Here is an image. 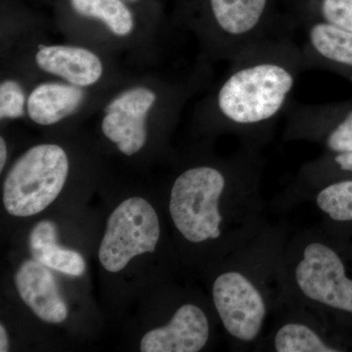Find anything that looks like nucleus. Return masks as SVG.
I'll return each mask as SVG.
<instances>
[{
	"mask_svg": "<svg viewBox=\"0 0 352 352\" xmlns=\"http://www.w3.org/2000/svg\"><path fill=\"white\" fill-rule=\"evenodd\" d=\"M261 150L242 145L222 166H191L176 177L168 210L185 242L214 244L227 258L270 224L264 215Z\"/></svg>",
	"mask_w": 352,
	"mask_h": 352,
	"instance_id": "nucleus-1",
	"label": "nucleus"
},
{
	"mask_svg": "<svg viewBox=\"0 0 352 352\" xmlns=\"http://www.w3.org/2000/svg\"><path fill=\"white\" fill-rule=\"evenodd\" d=\"M287 34L272 32L234 58L215 96L222 122L242 145L261 149L270 140L305 69L302 47Z\"/></svg>",
	"mask_w": 352,
	"mask_h": 352,
	"instance_id": "nucleus-2",
	"label": "nucleus"
},
{
	"mask_svg": "<svg viewBox=\"0 0 352 352\" xmlns=\"http://www.w3.org/2000/svg\"><path fill=\"white\" fill-rule=\"evenodd\" d=\"M283 226L268 224L249 245L227 258L215 275L212 300L222 327L239 351H258L271 316L282 305Z\"/></svg>",
	"mask_w": 352,
	"mask_h": 352,
	"instance_id": "nucleus-3",
	"label": "nucleus"
},
{
	"mask_svg": "<svg viewBox=\"0 0 352 352\" xmlns=\"http://www.w3.org/2000/svg\"><path fill=\"white\" fill-rule=\"evenodd\" d=\"M326 227L288 237L281 261L284 302L305 308L331 326V316H352V278Z\"/></svg>",
	"mask_w": 352,
	"mask_h": 352,
	"instance_id": "nucleus-4",
	"label": "nucleus"
},
{
	"mask_svg": "<svg viewBox=\"0 0 352 352\" xmlns=\"http://www.w3.org/2000/svg\"><path fill=\"white\" fill-rule=\"evenodd\" d=\"M68 173V157L60 146L31 148L16 162L4 182L7 212L25 217L43 212L61 193Z\"/></svg>",
	"mask_w": 352,
	"mask_h": 352,
	"instance_id": "nucleus-5",
	"label": "nucleus"
},
{
	"mask_svg": "<svg viewBox=\"0 0 352 352\" xmlns=\"http://www.w3.org/2000/svg\"><path fill=\"white\" fill-rule=\"evenodd\" d=\"M160 236L159 217L149 201L127 199L109 217L99 261L109 272H119L135 256L154 252Z\"/></svg>",
	"mask_w": 352,
	"mask_h": 352,
	"instance_id": "nucleus-6",
	"label": "nucleus"
},
{
	"mask_svg": "<svg viewBox=\"0 0 352 352\" xmlns=\"http://www.w3.org/2000/svg\"><path fill=\"white\" fill-rule=\"evenodd\" d=\"M284 138L314 143L325 154L352 152V101L292 108Z\"/></svg>",
	"mask_w": 352,
	"mask_h": 352,
	"instance_id": "nucleus-7",
	"label": "nucleus"
},
{
	"mask_svg": "<svg viewBox=\"0 0 352 352\" xmlns=\"http://www.w3.org/2000/svg\"><path fill=\"white\" fill-rule=\"evenodd\" d=\"M258 351L272 352L344 351L330 336V326L305 308L284 302Z\"/></svg>",
	"mask_w": 352,
	"mask_h": 352,
	"instance_id": "nucleus-8",
	"label": "nucleus"
},
{
	"mask_svg": "<svg viewBox=\"0 0 352 352\" xmlns=\"http://www.w3.org/2000/svg\"><path fill=\"white\" fill-rule=\"evenodd\" d=\"M270 0H210V12L224 52L234 59L274 32L266 29Z\"/></svg>",
	"mask_w": 352,
	"mask_h": 352,
	"instance_id": "nucleus-9",
	"label": "nucleus"
},
{
	"mask_svg": "<svg viewBox=\"0 0 352 352\" xmlns=\"http://www.w3.org/2000/svg\"><path fill=\"white\" fill-rule=\"evenodd\" d=\"M156 94L146 88L127 90L106 108L102 131L120 151L131 156L145 145V119Z\"/></svg>",
	"mask_w": 352,
	"mask_h": 352,
	"instance_id": "nucleus-10",
	"label": "nucleus"
},
{
	"mask_svg": "<svg viewBox=\"0 0 352 352\" xmlns=\"http://www.w3.org/2000/svg\"><path fill=\"white\" fill-rule=\"evenodd\" d=\"M210 323L207 312L193 302L175 310L163 327L145 333L140 344L142 352H198L208 346Z\"/></svg>",
	"mask_w": 352,
	"mask_h": 352,
	"instance_id": "nucleus-11",
	"label": "nucleus"
},
{
	"mask_svg": "<svg viewBox=\"0 0 352 352\" xmlns=\"http://www.w3.org/2000/svg\"><path fill=\"white\" fill-rule=\"evenodd\" d=\"M302 47L305 69H330L352 80V32L310 19Z\"/></svg>",
	"mask_w": 352,
	"mask_h": 352,
	"instance_id": "nucleus-12",
	"label": "nucleus"
},
{
	"mask_svg": "<svg viewBox=\"0 0 352 352\" xmlns=\"http://www.w3.org/2000/svg\"><path fill=\"white\" fill-rule=\"evenodd\" d=\"M18 293L39 319L58 324L68 317V307L50 268L36 259L25 261L15 274Z\"/></svg>",
	"mask_w": 352,
	"mask_h": 352,
	"instance_id": "nucleus-13",
	"label": "nucleus"
},
{
	"mask_svg": "<svg viewBox=\"0 0 352 352\" xmlns=\"http://www.w3.org/2000/svg\"><path fill=\"white\" fill-rule=\"evenodd\" d=\"M39 68L61 76L76 87H88L100 80V59L85 48L73 46H41L36 56Z\"/></svg>",
	"mask_w": 352,
	"mask_h": 352,
	"instance_id": "nucleus-14",
	"label": "nucleus"
},
{
	"mask_svg": "<svg viewBox=\"0 0 352 352\" xmlns=\"http://www.w3.org/2000/svg\"><path fill=\"white\" fill-rule=\"evenodd\" d=\"M56 224L43 220L32 228L29 237V249L32 258L52 270L69 276H82L85 261L82 254L73 250L65 249L57 244Z\"/></svg>",
	"mask_w": 352,
	"mask_h": 352,
	"instance_id": "nucleus-15",
	"label": "nucleus"
},
{
	"mask_svg": "<svg viewBox=\"0 0 352 352\" xmlns=\"http://www.w3.org/2000/svg\"><path fill=\"white\" fill-rule=\"evenodd\" d=\"M83 98L82 89L62 83H44L34 88L28 113L36 124L50 126L75 113Z\"/></svg>",
	"mask_w": 352,
	"mask_h": 352,
	"instance_id": "nucleus-16",
	"label": "nucleus"
},
{
	"mask_svg": "<svg viewBox=\"0 0 352 352\" xmlns=\"http://www.w3.org/2000/svg\"><path fill=\"white\" fill-rule=\"evenodd\" d=\"M305 201L314 204L326 224L352 223V176L335 178L305 190L292 207Z\"/></svg>",
	"mask_w": 352,
	"mask_h": 352,
	"instance_id": "nucleus-17",
	"label": "nucleus"
},
{
	"mask_svg": "<svg viewBox=\"0 0 352 352\" xmlns=\"http://www.w3.org/2000/svg\"><path fill=\"white\" fill-rule=\"evenodd\" d=\"M72 6L80 15L103 21L117 36H127L133 29L131 11L120 0H72Z\"/></svg>",
	"mask_w": 352,
	"mask_h": 352,
	"instance_id": "nucleus-18",
	"label": "nucleus"
},
{
	"mask_svg": "<svg viewBox=\"0 0 352 352\" xmlns=\"http://www.w3.org/2000/svg\"><path fill=\"white\" fill-rule=\"evenodd\" d=\"M312 17L352 32V0H318Z\"/></svg>",
	"mask_w": 352,
	"mask_h": 352,
	"instance_id": "nucleus-19",
	"label": "nucleus"
},
{
	"mask_svg": "<svg viewBox=\"0 0 352 352\" xmlns=\"http://www.w3.org/2000/svg\"><path fill=\"white\" fill-rule=\"evenodd\" d=\"M25 95L22 88L13 80L2 82L0 87V118L15 119L24 113Z\"/></svg>",
	"mask_w": 352,
	"mask_h": 352,
	"instance_id": "nucleus-20",
	"label": "nucleus"
},
{
	"mask_svg": "<svg viewBox=\"0 0 352 352\" xmlns=\"http://www.w3.org/2000/svg\"><path fill=\"white\" fill-rule=\"evenodd\" d=\"M9 351L8 336L4 326H0V351L6 352Z\"/></svg>",
	"mask_w": 352,
	"mask_h": 352,
	"instance_id": "nucleus-21",
	"label": "nucleus"
},
{
	"mask_svg": "<svg viewBox=\"0 0 352 352\" xmlns=\"http://www.w3.org/2000/svg\"><path fill=\"white\" fill-rule=\"evenodd\" d=\"M7 159V149L6 141L3 138H0V170L2 171L6 164Z\"/></svg>",
	"mask_w": 352,
	"mask_h": 352,
	"instance_id": "nucleus-22",
	"label": "nucleus"
},
{
	"mask_svg": "<svg viewBox=\"0 0 352 352\" xmlns=\"http://www.w3.org/2000/svg\"><path fill=\"white\" fill-rule=\"evenodd\" d=\"M133 1H134V0H133Z\"/></svg>",
	"mask_w": 352,
	"mask_h": 352,
	"instance_id": "nucleus-23",
	"label": "nucleus"
}]
</instances>
